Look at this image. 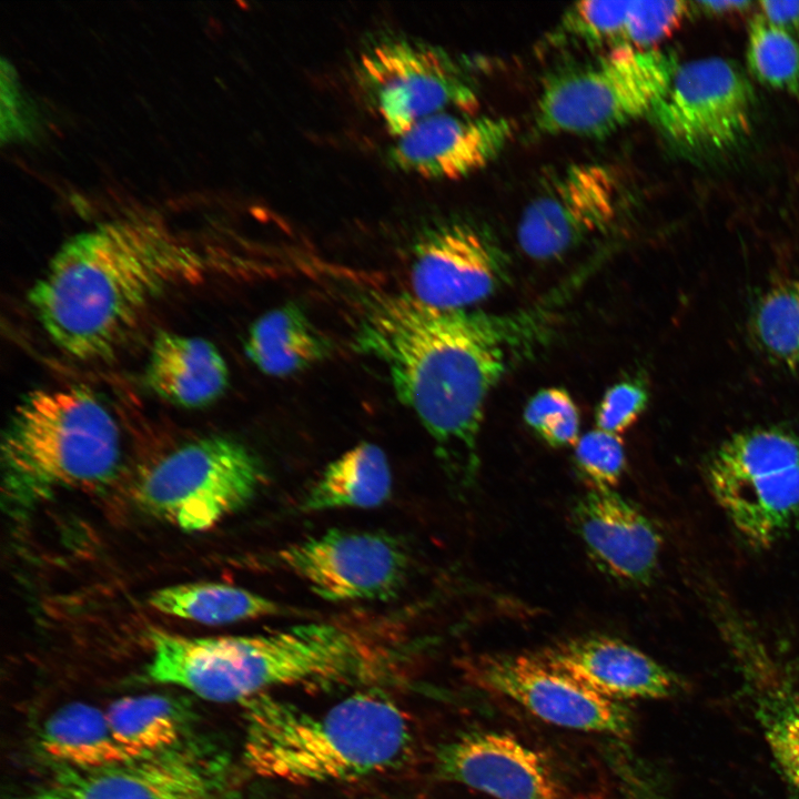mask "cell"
<instances>
[{
	"label": "cell",
	"instance_id": "cell-1",
	"mask_svg": "<svg viewBox=\"0 0 799 799\" xmlns=\"http://www.w3.org/2000/svg\"><path fill=\"white\" fill-rule=\"evenodd\" d=\"M529 322L525 315L437 309L411 292H371L360 300L355 351L386 368L398 401L428 433L458 490L477 479L485 403Z\"/></svg>",
	"mask_w": 799,
	"mask_h": 799
},
{
	"label": "cell",
	"instance_id": "cell-2",
	"mask_svg": "<svg viewBox=\"0 0 799 799\" xmlns=\"http://www.w3.org/2000/svg\"><path fill=\"white\" fill-rule=\"evenodd\" d=\"M208 256L145 214L81 232L55 252L28 292L50 341L82 362L108 360L164 293L204 280Z\"/></svg>",
	"mask_w": 799,
	"mask_h": 799
},
{
	"label": "cell",
	"instance_id": "cell-3",
	"mask_svg": "<svg viewBox=\"0 0 799 799\" xmlns=\"http://www.w3.org/2000/svg\"><path fill=\"white\" fill-rule=\"evenodd\" d=\"M241 705L245 763L267 779L301 785L357 780L397 766L413 744L405 714L373 692L320 712L267 692Z\"/></svg>",
	"mask_w": 799,
	"mask_h": 799
},
{
	"label": "cell",
	"instance_id": "cell-4",
	"mask_svg": "<svg viewBox=\"0 0 799 799\" xmlns=\"http://www.w3.org/2000/svg\"><path fill=\"white\" fill-rule=\"evenodd\" d=\"M146 677L216 702H243L271 688L346 681L356 646L340 621L294 625L259 635L189 637L150 633Z\"/></svg>",
	"mask_w": 799,
	"mask_h": 799
},
{
	"label": "cell",
	"instance_id": "cell-5",
	"mask_svg": "<svg viewBox=\"0 0 799 799\" xmlns=\"http://www.w3.org/2000/svg\"><path fill=\"white\" fill-rule=\"evenodd\" d=\"M120 461L114 416L81 385L27 393L1 444L3 488L21 506L55 489L102 488L115 477Z\"/></svg>",
	"mask_w": 799,
	"mask_h": 799
},
{
	"label": "cell",
	"instance_id": "cell-6",
	"mask_svg": "<svg viewBox=\"0 0 799 799\" xmlns=\"http://www.w3.org/2000/svg\"><path fill=\"white\" fill-rule=\"evenodd\" d=\"M677 55L658 48H615L586 64L550 74L535 110L544 134L606 138L649 117L679 67Z\"/></svg>",
	"mask_w": 799,
	"mask_h": 799
},
{
	"label": "cell",
	"instance_id": "cell-7",
	"mask_svg": "<svg viewBox=\"0 0 799 799\" xmlns=\"http://www.w3.org/2000/svg\"><path fill=\"white\" fill-rule=\"evenodd\" d=\"M706 479L742 539L769 548L799 520V434L781 427L737 433L712 453Z\"/></svg>",
	"mask_w": 799,
	"mask_h": 799
},
{
	"label": "cell",
	"instance_id": "cell-8",
	"mask_svg": "<svg viewBox=\"0 0 799 799\" xmlns=\"http://www.w3.org/2000/svg\"><path fill=\"white\" fill-rule=\"evenodd\" d=\"M264 482L262 462L247 446L211 435L156 462L139 482L135 499L153 517L202 532L245 507Z\"/></svg>",
	"mask_w": 799,
	"mask_h": 799
},
{
	"label": "cell",
	"instance_id": "cell-9",
	"mask_svg": "<svg viewBox=\"0 0 799 799\" xmlns=\"http://www.w3.org/2000/svg\"><path fill=\"white\" fill-rule=\"evenodd\" d=\"M356 79L393 139L436 113H473L478 105L475 82L462 63L413 38L393 36L366 48Z\"/></svg>",
	"mask_w": 799,
	"mask_h": 799
},
{
	"label": "cell",
	"instance_id": "cell-10",
	"mask_svg": "<svg viewBox=\"0 0 799 799\" xmlns=\"http://www.w3.org/2000/svg\"><path fill=\"white\" fill-rule=\"evenodd\" d=\"M227 772L220 755L185 739L100 768H55L16 799H232Z\"/></svg>",
	"mask_w": 799,
	"mask_h": 799
},
{
	"label": "cell",
	"instance_id": "cell-11",
	"mask_svg": "<svg viewBox=\"0 0 799 799\" xmlns=\"http://www.w3.org/2000/svg\"><path fill=\"white\" fill-rule=\"evenodd\" d=\"M755 103L742 71L720 57L680 63L665 95L648 118L674 145L691 152H719L750 131Z\"/></svg>",
	"mask_w": 799,
	"mask_h": 799
},
{
	"label": "cell",
	"instance_id": "cell-12",
	"mask_svg": "<svg viewBox=\"0 0 799 799\" xmlns=\"http://www.w3.org/2000/svg\"><path fill=\"white\" fill-rule=\"evenodd\" d=\"M276 562L333 603L391 600L403 589L409 568L405 547L393 536L346 529L287 545Z\"/></svg>",
	"mask_w": 799,
	"mask_h": 799
},
{
	"label": "cell",
	"instance_id": "cell-13",
	"mask_svg": "<svg viewBox=\"0 0 799 799\" xmlns=\"http://www.w3.org/2000/svg\"><path fill=\"white\" fill-rule=\"evenodd\" d=\"M463 669L473 684L512 699L547 724L617 738L631 734L633 718L624 702L596 694L535 654L472 656Z\"/></svg>",
	"mask_w": 799,
	"mask_h": 799
},
{
	"label": "cell",
	"instance_id": "cell-14",
	"mask_svg": "<svg viewBox=\"0 0 799 799\" xmlns=\"http://www.w3.org/2000/svg\"><path fill=\"white\" fill-rule=\"evenodd\" d=\"M621 201V181L613 169L594 162L570 164L524 208L518 244L535 260L559 257L611 226Z\"/></svg>",
	"mask_w": 799,
	"mask_h": 799
},
{
	"label": "cell",
	"instance_id": "cell-15",
	"mask_svg": "<svg viewBox=\"0 0 799 799\" xmlns=\"http://www.w3.org/2000/svg\"><path fill=\"white\" fill-rule=\"evenodd\" d=\"M510 263L488 231L453 221L425 231L413 247L411 293L443 310H467L499 291Z\"/></svg>",
	"mask_w": 799,
	"mask_h": 799
},
{
	"label": "cell",
	"instance_id": "cell-16",
	"mask_svg": "<svg viewBox=\"0 0 799 799\" xmlns=\"http://www.w3.org/2000/svg\"><path fill=\"white\" fill-rule=\"evenodd\" d=\"M442 776L495 799H575L552 765L505 732L471 731L443 746Z\"/></svg>",
	"mask_w": 799,
	"mask_h": 799
},
{
	"label": "cell",
	"instance_id": "cell-17",
	"mask_svg": "<svg viewBox=\"0 0 799 799\" xmlns=\"http://www.w3.org/2000/svg\"><path fill=\"white\" fill-rule=\"evenodd\" d=\"M503 117L446 111L431 115L394 138L387 152L398 171L427 180H457L487 166L512 140Z\"/></svg>",
	"mask_w": 799,
	"mask_h": 799
},
{
	"label": "cell",
	"instance_id": "cell-18",
	"mask_svg": "<svg viewBox=\"0 0 799 799\" xmlns=\"http://www.w3.org/2000/svg\"><path fill=\"white\" fill-rule=\"evenodd\" d=\"M570 520L603 573L630 586H646L655 578L663 538L629 500L613 489L593 488L573 504Z\"/></svg>",
	"mask_w": 799,
	"mask_h": 799
},
{
	"label": "cell",
	"instance_id": "cell-19",
	"mask_svg": "<svg viewBox=\"0 0 799 799\" xmlns=\"http://www.w3.org/2000/svg\"><path fill=\"white\" fill-rule=\"evenodd\" d=\"M535 655L547 666L614 701L668 699L685 689L676 672L638 648L605 635L565 639Z\"/></svg>",
	"mask_w": 799,
	"mask_h": 799
},
{
	"label": "cell",
	"instance_id": "cell-20",
	"mask_svg": "<svg viewBox=\"0 0 799 799\" xmlns=\"http://www.w3.org/2000/svg\"><path fill=\"white\" fill-rule=\"evenodd\" d=\"M148 387L160 398L183 408H202L216 402L230 381L227 364L210 341L161 331L145 366Z\"/></svg>",
	"mask_w": 799,
	"mask_h": 799
},
{
	"label": "cell",
	"instance_id": "cell-21",
	"mask_svg": "<svg viewBox=\"0 0 799 799\" xmlns=\"http://www.w3.org/2000/svg\"><path fill=\"white\" fill-rule=\"evenodd\" d=\"M737 643V641H736ZM738 644V643H737ZM739 645V644H738ZM744 675L756 718L791 799H799V697L788 676L752 644L739 645Z\"/></svg>",
	"mask_w": 799,
	"mask_h": 799
},
{
	"label": "cell",
	"instance_id": "cell-22",
	"mask_svg": "<svg viewBox=\"0 0 799 799\" xmlns=\"http://www.w3.org/2000/svg\"><path fill=\"white\" fill-rule=\"evenodd\" d=\"M38 744L55 768L92 769L141 757L117 739L105 711L81 701L55 709L42 725Z\"/></svg>",
	"mask_w": 799,
	"mask_h": 799
},
{
	"label": "cell",
	"instance_id": "cell-23",
	"mask_svg": "<svg viewBox=\"0 0 799 799\" xmlns=\"http://www.w3.org/2000/svg\"><path fill=\"white\" fill-rule=\"evenodd\" d=\"M330 340L295 303H287L260 316L244 341L247 358L262 373L286 377L326 358Z\"/></svg>",
	"mask_w": 799,
	"mask_h": 799
},
{
	"label": "cell",
	"instance_id": "cell-24",
	"mask_svg": "<svg viewBox=\"0 0 799 799\" xmlns=\"http://www.w3.org/2000/svg\"><path fill=\"white\" fill-rule=\"evenodd\" d=\"M393 489L392 469L384 451L362 442L331 462L304 494L300 509L315 513L340 508H374Z\"/></svg>",
	"mask_w": 799,
	"mask_h": 799
},
{
	"label": "cell",
	"instance_id": "cell-25",
	"mask_svg": "<svg viewBox=\"0 0 799 799\" xmlns=\"http://www.w3.org/2000/svg\"><path fill=\"white\" fill-rule=\"evenodd\" d=\"M148 604L155 610L205 625H225L276 616V601L251 590L220 583H188L154 590Z\"/></svg>",
	"mask_w": 799,
	"mask_h": 799
},
{
	"label": "cell",
	"instance_id": "cell-26",
	"mask_svg": "<svg viewBox=\"0 0 799 799\" xmlns=\"http://www.w3.org/2000/svg\"><path fill=\"white\" fill-rule=\"evenodd\" d=\"M105 712L117 739L136 756L160 752L186 739L189 709L169 696L122 697Z\"/></svg>",
	"mask_w": 799,
	"mask_h": 799
},
{
	"label": "cell",
	"instance_id": "cell-27",
	"mask_svg": "<svg viewBox=\"0 0 799 799\" xmlns=\"http://www.w3.org/2000/svg\"><path fill=\"white\" fill-rule=\"evenodd\" d=\"M751 332L773 362L799 370V277L783 280L766 291L755 307Z\"/></svg>",
	"mask_w": 799,
	"mask_h": 799
},
{
	"label": "cell",
	"instance_id": "cell-28",
	"mask_svg": "<svg viewBox=\"0 0 799 799\" xmlns=\"http://www.w3.org/2000/svg\"><path fill=\"white\" fill-rule=\"evenodd\" d=\"M746 55L760 83L799 98V42L793 34L757 13L749 24Z\"/></svg>",
	"mask_w": 799,
	"mask_h": 799
},
{
	"label": "cell",
	"instance_id": "cell-29",
	"mask_svg": "<svg viewBox=\"0 0 799 799\" xmlns=\"http://www.w3.org/2000/svg\"><path fill=\"white\" fill-rule=\"evenodd\" d=\"M631 1H580L560 17L552 41L586 45L624 47V34Z\"/></svg>",
	"mask_w": 799,
	"mask_h": 799
},
{
	"label": "cell",
	"instance_id": "cell-30",
	"mask_svg": "<svg viewBox=\"0 0 799 799\" xmlns=\"http://www.w3.org/2000/svg\"><path fill=\"white\" fill-rule=\"evenodd\" d=\"M524 419L550 446H575L579 439L578 409L563 388L537 392L525 406Z\"/></svg>",
	"mask_w": 799,
	"mask_h": 799
},
{
	"label": "cell",
	"instance_id": "cell-31",
	"mask_svg": "<svg viewBox=\"0 0 799 799\" xmlns=\"http://www.w3.org/2000/svg\"><path fill=\"white\" fill-rule=\"evenodd\" d=\"M575 463L594 489H613L625 471L626 454L620 435L594 429L575 445Z\"/></svg>",
	"mask_w": 799,
	"mask_h": 799
},
{
	"label": "cell",
	"instance_id": "cell-32",
	"mask_svg": "<svg viewBox=\"0 0 799 799\" xmlns=\"http://www.w3.org/2000/svg\"><path fill=\"white\" fill-rule=\"evenodd\" d=\"M685 1H631L627 17L624 47L655 49L671 34L688 13Z\"/></svg>",
	"mask_w": 799,
	"mask_h": 799
},
{
	"label": "cell",
	"instance_id": "cell-33",
	"mask_svg": "<svg viewBox=\"0 0 799 799\" xmlns=\"http://www.w3.org/2000/svg\"><path fill=\"white\" fill-rule=\"evenodd\" d=\"M648 391L638 380L621 381L609 387L596 413L599 429L621 435L639 418L648 404Z\"/></svg>",
	"mask_w": 799,
	"mask_h": 799
},
{
	"label": "cell",
	"instance_id": "cell-34",
	"mask_svg": "<svg viewBox=\"0 0 799 799\" xmlns=\"http://www.w3.org/2000/svg\"><path fill=\"white\" fill-rule=\"evenodd\" d=\"M1 141L28 138L34 128V117L27 108L13 67L1 60Z\"/></svg>",
	"mask_w": 799,
	"mask_h": 799
},
{
	"label": "cell",
	"instance_id": "cell-35",
	"mask_svg": "<svg viewBox=\"0 0 799 799\" xmlns=\"http://www.w3.org/2000/svg\"><path fill=\"white\" fill-rule=\"evenodd\" d=\"M759 13L767 22L791 34L799 33V0L760 1Z\"/></svg>",
	"mask_w": 799,
	"mask_h": 799
},
{
	"label": "cell",
	"instance_id": "cell-36",
	"mask_svg": "<svg viewBox=\"0 0 799 799\" xmlns=\"http://www.w3.org/2000/svg\"><path fill=\"white\" fill-rule=\"evenodd\" d=\"M702 10L711 13H729L746 10L752 3L750 1H699Z\"/></svg>",
	"mask_w": 799,
	"mask_h": 799
}]
</instances>
